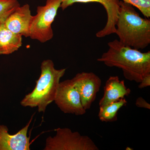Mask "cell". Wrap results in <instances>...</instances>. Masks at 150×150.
I'll return each mask as SVG.
<instances>
[{
	"label": "cell",
	"instance_id": "9c48e42d",
	"mask_svg": "<svg viewBox=\"0 0 150 150\" xmlns=\"http://www.w3.org/2000/svg\"><path fill=\"white\" fill-rule=\"evenodd\" d=\"M33 117L26 126L13 135L9 134L6 126L0 125V150H30V137L27 134Z\"/></svg>",
	"mask_w": 150,
	"mask_h": 150
},
{
	"label": "cell",
	"instance_id": "e0dca14e",
	"mask_svg": "<svg viewBox=\"0 0 150 150\" xmlns=\"http://www.w3.org/2000/svg\"><path fill=\"white\" fill-rule=\"evenodd\" d=\"M150 86V74L147 75L139 83L138 87L140 89H143L147 87Z\"/></svg>",
	"mask_w": 150,
	"mask_h": 150
},
{
	"label": "cell",
	"instance_id": "8fae6325",
	"mask_svg": "<svg viewBox=\"0 0 150 150\" xmlns=\"http://www.w3.org/2000/svg\"><path fill=\"white\" fill-rule=\"evenodd\" d=\"M131 92V89L127 88L124 81L120 80L117 76H110L105 84L104 94L100 100L99 106L125 98V96H129Z\"/></svg>",
	"mask_w": 150,
	"mask_h": 150
},
{
	"label": "cell",
	"instance_id": "6da1fadb",
	"mask_svg": "<svg viewBox=\"0 0 150 150\" xmlns=\"http://www.w3.org/2000/svg\"><path fill=\"white\" fill-rule=\"evenodd\" d=\"M108 45V50L97 61L108 67L121 69L125 79L138 83L150 74V51L143 53L123 45L117 39L109 42Z\"/></svg>",
	"mask_w": 150,
	"mask_h": 150
},
{
	"label": "cell",
	"instance_id": "277c9868",
	"mask_svg": "<svg viewBox=\"0 0 150 150\" xmlns=\"http://www.w3.org/2000/svg\"><path fill=\"white\" fill-rule=\"evenodd\" d=\"M62 2V0H46L45 6L37 7V13L33 16L30 29L31 39L44 43L53 38L51 25Z\"/></svg>",
	"mask_w": 150,
	"mask_h": 150
},
{
	"label": "cell",
	"instance_id": "8992f818",
	"mask_svg": "<svg viewBox=\"0 0 150 150\" xmlns=\"http://www.w3.org/2000/svg\"><path fill=\"white\" fill-rule=\"evenodd\" d=\"M54 101L64 113L76 115L86 113V110L82 105L79 93L71 79L60 82Z\"/></svg>",
	"mask_w": 150,
	"mask_h": 150
},
{
	"label": "cell",
	"instance_id": "5bb4252c",
	"mask_svg": "<svg viewBox=\"0 0 150 150\" xmlns=\"http://www.w3.org/2000/svg\"><path fill=\"white\" fill-rule=\"evenodd\" d=\"M19 6L18 0H0V23L4 22L7 18Z\"/></svg>",
	"mask_w": 150,
	"mask_h": 150
},
{
	"label": "cell",
	"instance_id": "30bf717a",
	"mask_svg": "<svg viewBox=\"0 0 150 150\" xmlns=\"http://www.w3.org/2000/svg\"><path fill=\"white\" fill-rule=\"evenodd\" d=\"M33 16L28 4L17 8L4 22L12 32L25 37H30V29Z\"/></svg>",
	"mask_w": 150,
	"mask_h": 150
},
{
	"label": "cell",
	"instance_id": "3957f363",
	"mask_svg": "<svg viewBox=\"0 0 150 150\" xmlns=\"http://www.w3.org/2000/svg\"><path fill=\"white\" fill-rule=\"evenodd\" d=\"M40 70L35 87L20 103L23 107H37L38 112H44L48 105L54 101L60 79L64 75L66 69H56L53 61L48 59L41 63Z\"/></svg>",
	"mask_w": 150,
	"mask_h": 150
},
{
	"label": "cell",
	"instance_id": "ba28073f",
	"mask_svg": "<svg viewBox=\"0 0 150 150\" xmlns=\"http://www.w3.org/2000/svg\"><path fill=\"white\" fill-rule=\"evenodd\" d=\"M90 2L100 3L103 6L107 13L106 25L103 29L97 33L96 37L100 38L115 33L120 6L119 0H62L60 8L64 10L75 3Z\"/></svg>",
	"mask_w": 150,
	"mask_h": 150
},
{
	"label": "cell",
	"instance_id": "7a4b0ae2",
	"mask_svg": "<svg viewBox=\"0 0 150 150\" xmlns=\"http://www.w3.org/2000/svg\"><path fill=\"white\" fill-rule=\"evenodd\" d=\"M115 34L125 46L143 49L150 44V20L143 18L134 6L120 1Z\"/></svg>",
	"mask_w": 150,
	"mask_h": 150
},
{
	"label": "cell",
	"instance_id": "9a60e30c",
	"mask_svg": "<svg viewBox=\"0 0 150 150\" xmlns=\"http://www.w3.org/2000/svg\"><path fill=\"white\" fill-rule=\"evenodd\" d=\"M122 1L137 8L146 18L150 17V0H122Z\"/></svg>",
	"mask_w": 150,
	"mask_h": 150
},
{
	"label": "cell",
	"instance_id": "52a82bcc",
	"mask_svg": "<svg viewBox=\"0 0 150 150\" xmlns=\"http://www.w3.org/2000/svg\"><path fill=\"white\" fill-rule=\"evenodd\" d=\"M71 80L79 93L84 108L90 109L101 86V79L94 73L83 72L76 74Z\"/></svg>",
	"mask_w": 150,
	"mask_h": 150
},
{
	"label": "cell",
	"instance_id": "7c38bea8",
	"mask_svg": "<svg viewBox=\"0 0 150 150\" xmlns=\"http://www.w3.org/2000/svg\"><path fill=\"white\" fill-rule=\"evenodd\" d=\"M22 45V36L12 32L4 22L0 23V54L9 55L18 51Z\"/></svg>",
	"mask_w": 150,
	"mask_h": 150
},
{
	"label": "cell",
	"instance_id": "5b68a950",
	"mask_svg": "<svg viewBox=\"0 0 150 150\" xmlns=\"http://www.w3.org/2000/svg\"><path fill=\"white\" fill-rule=\"evenodd\" d=\"M54 137L46 139L44 150H98L90 137L73 132L69 128H58Z\"/></svg>",
	"mask_w": 150,
	"mask_h": 150
},
{
	"label": "cell",
	"instance_id": "2e32d148",
	"mask_svg": "<svg viewBox=\"0 0 150 150\" xmlns=\"http://www.w3.org/2000/svg\"><path fill=\"white\" fill-rule=\"evenodd\" d=\"M135 104L138 107L146 108L149 110L150 109V104L142 97H139L137 98Z\"/></svg>",
	"mask_w": 150,
	"mask_h": 150
},
{
	"label": "cell",
	"instance_id": "ac0fdd59",
	"mask_svg": "<svg viewBox=\"0 0 150 150\" xmlns=\"http://www.w3.org/2000/svg\"><path fill=\"white\" fill-rule=\"evenodd\" d=\"M126 150H133V149H132V148L129 147H126Z\"/></svg>",
	"mask_w": 150,
	"mask_h": 150
},
{
	"label": "cell",
	"instance_id": "4fadbf2b",
	"mask_svg": "<svg viewBox=\"0 0 150 150\" xmlns=\"http://www.w3.org/2000/svg\"><path fill=\"white\" fill-rule=\"evenodd\" d=\"M126 98L99 106L98 116L100 121L104 122H115L117 120L118 110L127 104Z\"/></svg>",
	"mask_w": 150,
	"mask_h": 150
}]
</instances>
